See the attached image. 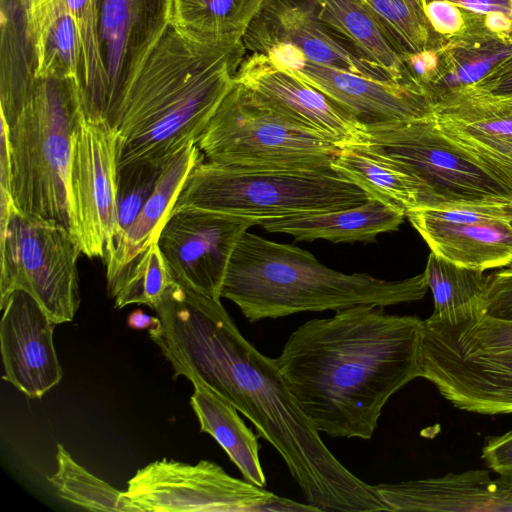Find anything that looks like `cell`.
<instances>
[{
  "mask_svg": "<svg viewBox=\"0 0 512 512\" xmlns=\"http://www.w3.org/2000/svg\"><path fill=\"white\" fill-rule=\"evenodd\" d=\"M235 81L295 126L339 147L356 144L362 124L325 94L260 53L246 54Z\"/></svg>",
  "mask_w": 512,
  "mask_h": 512,
  "instance_id": "18",
  "label": "cell"
},
{
  "mask_svg": "<svg viewBox=\"0 0 512 512\" xmlns=\"http://www.w3.org/2000/svg\"><path fill=\"white\" fill-rule=\"evenodd\" d=\"M242 39L169 23L134 73L117 128V167L166 160L196 142L234 84Z\"/></svg>",
  "mask_w": 512,
  "mask_h": 512,
  "instance_id": "3",
  "label": "cell"
},
{
  "mask_svg": "<svg viewBox=\"0 0 512 512\" xmlns=\"http://www.w3.org/2000/svg\"><path fill=\"white\" fill-rule=\"evenodd\" d=\"M158 323V318L152 317L146 313H144L141 309H136L131 312L127 319V325L131 329L136 330H150L155 327Z\"/></svg>",
  "mask_w": 512,
  "mask_h": 512,
  "instance_id": "43",
  "label": "cell"
},
{
  "mask_svg": "<svg viewBox=\"0 0 512 512\" xmlns=\"http://www.w3.org/2000/svg\"><path fill=\"white\" fill-rule=\"evenodd\" d=\"M191 407L200 431L211 435L236 465L244 479L258 487L266 486L259 457L258 434L241 419L238 410L215 391L200 382H192Z\"/></svg>",
  "mask_w": 512,
  "mask_h": 512,
  "instance_id": "27",
  "label": "cell"
},
{
  "mask_svg": "<svg viewBox=\"0 0 512 512\" xmlns=\"http://www.w3.org/2000/svg\"><path fill=\"white\" fill-rule=\"evenodd\" d=\"M384 308L360 304L311 319L275 359L319 432L371 439L388 400L420 377L422 320Z\"/></svg>",
  "mask_w": 512,
  "mask_h": 512,
  "instance_id": "2",
  "label": "cell"
},
{
  "mask_svg": "<svg viewBox=\"0 0 512 512\" xmlns=\"http://www.w3.org/2000/svg\"><path fill=\"white\" fill-rule=\"evenodd\" d=\"M423 273L434 300L431 319L456 324L480 311L487 286L484 271L454 264L430 252Z\"/></svg>",
  "mask_w": 512,
  "mask_h": 512,
  "instance_id": "30",
  "label": "cell"
},
{
  "mask_svg": "<svg viewBox=\"0 0 512 512\" xmlns=\"http://www.w3.org/2000/svg\"><path fill=\"white\" fill-rule=\"evenodd\" d=\"M406 217L431 252L454 264L512 268V200L421 207Z\"/></svg>",
  "mask_w": 512,
  "mask_h": 512,
  "instance_id": "12",
  "label": "cell"
},
{
  "mask_svg": "<svg viewBox=\"0 0 512 512\" xmlns=\"http://www.w3.org/2000/svg\"><path fill=\"white\" fill-rule=\"evenodd\" d=\"M273 494L232 477L215 462L166 458L137 470L123 491L138 512H256Z\"/></svg>",
  "mask_w": 512,
  "mask_h": 512,
  "instance_id": "11",
  "label": "cell"
},
{
  "mask_svg": "<svg viewBox=\"0 0 512 512\" xmlns=\"http://www.w3.org/2000/svg\"><path fill=\"white\" fill-rule=\"evenodd\" d=\"M426 15L439 37L458 33L467 22L468 10L446 0H429Z\"/></svg>",
  "mask_w": 512,
  "mask_h": 512,
  "instance_id": "37",
  "label": "cell"
},
{
  "mask_svg": "<svg viewBox=\"0 0 512 512\" xmlns=\"http://www.w3.org/2000/svg\"><path fill=\"white\" fill-rule=\"evenodd\" d=\"M285 70L325 94L362 125L408 121L433 114L432 98L414 84L371 79L308 60Z\"/></svg>",
  "mask_w": 512,
  "mask_h": 512,
  "instance_id": "20",
  "label": "cell"
},
{
  "mask_svg": "<svg viewBox=\"0 0 512 512\" xmlns=\"http://www.w3.org/2000/svg\"><path fill=\"white\" fill-rule=\"evenodd\" d=\"M246 220L196 208L170 213L157 238L174 279L216 301Z\"/></svg>",
  "mask_w": 512,
  "mask_h": 512,
  "instance_id": "15",
  "label": "cell"
},
{
  "mask_svg": "<svg viewBox=\"0 0 512 512\" xmlns=\"http://www.w3.org/2000/svg\"><path fill=\"white\" fill-rule=\"evenodd\" d=\"M420 378L459 410L512 413V268L487 276L474 316L456 324L422 320Z\"/></svg>",
  "mask_w": 512,
  "mask_h": 512,
  "instance_id": "5",
  "label": "cell"
},
{
  "mask_svg": "<svg viewBox=\"0 0 512 512\" xmlns=\"http://www.w3.org/2000/svg\"><path fill=\"white\" fill-rule=\"evenodd\" d=\"M0 107L11 126L37 82V56L26 8L1 0Z\"/></svg>",
  "mask_w": 512,
  "mask_h": 512,
  "instance_id": "25",
  "label": "cell"
},
{
  "mask_svg": "<svg viewBox=\"0 0 512 512\" xmlns=\"http://www.w3.org/2000/svg\"><path fill=\"white\" fill-rule=\"evenodd\" d=\"M79 40L78 86L84 119L104 128L105 71L101 58L94 0H65Z\"/></svg>",
  "mask_w": 512,
  "mask_h": 512,
  "instance_id": "31",
  "label": "cell"
},
{
  "mask_svg": "<svg viewBox=\"0 0 512 512\" xmlns=\"http://www.w3.org/2000/svg\"><path fill=\"white\" fill-rule=\"evenodd\" d=\"M203 156L197 143L191 141L169 158L153 193L137 217L106 250L104 258L107 279L146 246L157 241L187 176L203 160Z\"/></svg>",
  "mask_w": 512,
  "mask_h": 512,
  "instance_id": "23",
  "label": "cell"
},
{
  "mask_svg": "<svg viewBox=\"0 0 512 512\" xmlns=\"http://www.w3.org/2000/svg\"><path fill=\"white\" fill-rule=\"evenodd\" d=\"M3 380L30 398L59 384L63 371L53 342L55 323L27 292L14 290L0 302Z\"/></svg>",
  "mask_w": 512,
  "mask_h": 512,
  "instance_id": "19",
  "label": "cell"
},
{
  "mask_svg": "<svg viewBox=\"0 0 512 512\" xmlns=\"http://www.w3.org/2000/svg\"><path fill=\"white\" fill-rule=\"evenodd\" d=\"M462 147L476 156L491 170H493L512 190V153L508 155H502L482 151L475 148L465 146Z\"/></svg>",
  "mask_w": 512,
  "mask_h": 512,
  "instance_id": "40",
  "label": "cell"
},
{
  "mask_svg": "<svg viewBox=\"0 0 512 512\" xmlns=\"http://www.w3.org/2000/svg\"><path fill=\"white\" fill-rule=\"evenodd\" d=\"M352 145V144H351ZM356 145L390 159L424 187V207L512 200L511 188L428 117L362 125Z\"/></svg>",
  "mask_w": 512,
  "mask_h": 512,
  "instance_id": "9",
  "label": "cell"
},
{
  "mask_svg": "<svg viewBox=\"0 0 512 512\" xmlns=\"http://www.w3.org/2000/svg\"><path fill=\"white\" fill-rule=\"evenodd\" d=\"M433 119L447 137L462 146L512 153V96L453 93L434 103Z\"/></svg>",
  "mask_w": 512,
  "mask_h": 512,
  "instance_id": "22",
  "label": "cell"
},
{
  "mask_svg": "<svg viewBox=\"0 0 512 512\" xmlns=\"http://www.w3.org/2000/svg\"><path fill=\"white\" fill-rule=\"evenodd\" d=\"M481 458L498 475L512 478V429L501 435L487 437Z\"/></svg>",
  "mask_w": 512,
  "mask_h": 512,
  "instance_id": "38",
  "label": "cell"
},
{
  "mask_svg": "<svg viewBox=\"0 0 512 512\" xmlns=\"http://www.w3.org/2000/svg\"><path fill=\"white\" fill-rule=\"evenodd\" d=\"M116 146V131L85 120L74 143L69 173L73 235L90 258H104L119 236Z\"/></svg>",
  "mask_w": 512,
  "mask_h": 512,
  "instance_id": "13",
  "label": "cell"
},
{
  "mask_svg": "<svg viewBox=\"0 0 512 512\" xmlns=\"http://www.w3.org/2000/svg\"><path fill=\"white\" fill-rule=\"evenodd\" d=\"M56 460L57 471L47 479L60 498L90 511L138 512L122 491L78 464L60 443Z\"/></svg>",
  "mask_w": 512,
  "mask_h": 512,
  "instance_id": "34",
  "label": "cell"
},
{
  "mask_svg": "<svg viewBox=\"0 0 512 512\" xmlns=\"http://www.w3.org/2000/svg\"><path fill=\"white\" fill-rule=\"evenodd\" d=\"M154 310L158 323L149 336L174 377L204 384L243 414L280 454L308 503L328 512L389 511L373 485L327 448L275 359L246 340L221 301L175 281Z\"/></svg>",
  "mask_w": 512,
  "mask_h": 512,
  "instance_id": "1",
  "label": "cell"
},
{
  "mask_svg": "<svg viewBox=\"0 0 512 512\" xmlns=\"http://www.w3.org/2000/svg\"><path fill=\"white\" fill-rule=\"evenodd\" d=\"M17 2L18 4L22 5L26 8V10L32 9L41 3L45 2L46 0H13Z\"/></svg>",
  "mask_w": 512,
  "mask_h": 512,
  "instance_id": "44",
  "label": "cell"
},
{
  "mask_svg": "<svg viewBox=\"0 0 512 512\" xmlns=\"http://www.w3.org/2000/svg\"><path fill=\"white\" fill-rule=\"evenodd\" d=\"M406 59L432 49L440 38L426 15L429 0H362Z\"/></svg>",
  "mask_w": 512,
  "mask_h": 512,
  "instance_id": "35",
  "label": "cell"
},
{
  "mask_svg": "<svg viewBox=\"0 0 512 512\" xmlns=\"http://www.w3.org/2000/svg\"><path fill=\"white\" fill-rule=\"evenodd\" d=\"M168 160L169 158L166 160H141L117 167L118 238L134 221L153 193Z\"/></svg>",
  "mask_w": 512,
  "mask_h": 512,
  "instance_id": "36",
  "label": "cell"
},
{
  "mask_svg": "<svg viewBox=\"0 0 512 512\" xmlns=\"http://www.w3.org/2000/svg\"><path fill=\"white\" fill-rule=\"evenodd\" d=\"M105 71V123L117 132L126 89L169 24L170 0H94Z\"/></svg>",
  "mask_w": 512,
  "mask_h": 512,
  "instance_id": "16",
  "label": "cell"
},
{
  "mask_svg": "<svg viewBox=\"0 0 512 512\" xmlns=\"http://www.w3.org/2000/svg\"><path fill=\"white\" fill-rule=\"evenodd\" d=\"M266 0H170L169 23L218 38H239Z\"/></svg>",
  "mask_w": 512,
  "mask_h": 512,
  "instance_id": "33",
  "label": "cell"
},
{
  "mask_svg": "<svg viewBox=\"0 0 512 512\" xmlns=\"http://www.w3.org/2000/svg\"><path fill=\"white\" fill-rule=\"evenodd\" d=\"M390 511H512V478H492L488 470L373 485Z\"/></svg>",
  "mask_w": 512,
  "mask_h": 512,
  "instance_id": "21",
  "label": "cell"
},
{
  "mask_svg": "<svg viewBox=\"0 0 512 512\" xmlns=\"http://www.w3.org/2000/svg\"><path fill=\"white\" fill-rule=\"evenodd\" d=\"M316 2L320 19L359 55L384 71L392 81L417 85L386 30L362 0Z\"/></svg>",
  "mask_w": 512,
  "mask_h": 512,
  "instance_id": "26",
  "label": "cell"
},
{
  "mask_svg": "<svg viewBox=\"0 0 512 512\" xmlns=\"http://www.w3.org/2000/svg\"><path fill=\"white\" fill-rule=\"evenodd\" d=\"M464 91L491 96H512V56L500 63L480 82Z\"/></svg>",
  "mask_w": 512,
  "mask_h": 512,
  "instance_id": "39",
  "label": "cell"
},
{
  "mask_svg": "<svg viewBox=\"0 0 512 512\" xmlns=\"http://www.w3.org/2000/svg\"><path fill=\"white\" fill-rule=\"evenodd\" d=\"M197 146L208 161L255 170L330 169L340 150L287 121L235 79Z\"/></svg>",
  "mask_w": 512,
  "mask_h": 512,
  "instance_id": "8",
  "label": "cell"
},
{
  "mask_svg": "<svg viewBox=\"0 0 512 512\" xmlns=\"http://www.w3.org/2000/svg\"><path fill=\"white\" fill-rule=\"evenodd\" d=\"M316 512L321 511L312 504H303L294 500L273 494L256 512Z\"/></svg>",
  "mask_w": 512,
  "mask_h": 512,
  "instance_id": "42",
  "label": "cell"
},
{
  "mask_svg": "<svg viewBox=\"0 0 512 512\" xmlns=\"http://www.w3.org/2000/svg\"><path fill=\"white\" fill-rule=\"evenodd\" d=\"M466 10L482 14H503L512 17V0H446Z\"/></svg>",
  "mask_w": 512,
  "mask_h": 512,
  "instance_id": "41",
  "label": "cell"
},
{
  "mask_svg": "<svg viewBox=\"0 0 512 512\" xmlns=\"http://www.w3.org/2000/svg\"><path fill=\"white\" fill-rule=\"evenodd\" d=\"M84 120L77 80L38 78L14 123L7 126L15 207L57 221L72 234L69 173Z\"/></svg>",
  "mask_w": 512,
  "mask_h": 512,
  "instance_id": "6",
  "label": "cell"
},
{
  "mask_svg": "<svg viewBox=\"0 0 512 512\" xmlns=\"http://www.w3.org/2000/svg\"><path fill=\"white\" fill-rule=\"evenodd\" d=\"M427 290L424 273L400 280L345 274L323 265L309 251L247 230L231 256L221 298L254 323L360 304L394 306L421 300Z\"/></svg>",
  "mask_w": 512,
  "mask_h": 512,
  "instance_id": "4",
  "label": "cell"
},
{
  "mask_svg": "<svg viewBox=\"0 0 512 512\" xmlns=\"http://www.w3.org/2000/svg\"><path fill=\"white\" fill-rule=\"evenodd\" d=\"M175 281L157 241H154L107 279V290L118 309L130 304H144L155 309Z\"/></svg>",
  "mask_w": 512,
  "mask_h": 512,
  "instance_id": "32",
  "label": "cell"
},
{
  "mask_svg": "<svg viewBox=\"0 0 512 512\" xmlns=\"http://www.w3.org/2000/svg\"><path fill=\"white\" fill-rule=\"evenodd\" d=\"M331 168L367 191L372 198L405 214L425 206V189L414 176L390 159L361 145L340 147Z\"/></svg>",
  "mask_w": 512,
  "mask_h": 512,
  "instance_id": "28",
  "label": "cell"
},
{
  "mask_svg": "<svg viewBox=\"0 0 512 512\" xmlns=\"http://www.w3.org/2000/svg\"><path fill=\"white\" fill-rule=\"evenodd\" d=\"M512 56V20L503 14L468 10L458 33L440 37L427 51L404 59L413 81L435 103L473 87Z\"/></svg>",
  "mask_w": 512,
  "mask_h": 512,
  "instance_id": "14",
  "label": "cell"
},
{
  "mask_svg": "<svg viewBox=\"0 0 512 512\" xmlns=\"http://www.w3.org/2000/svg\"><path fill=\"white\" fill-rule=\"evenodd\" d=\"M406 214L379 199L356 206L268 222L271 233H285L297 241L328 240L333 243L372 242L378 234L395 231Z\"/></svg>",
  "mask_w": 512,
  "mask_h": 512,
  "instance_id": "24",
  "label": "cell"
},
{
  "mask_svg": "<svg viewBox=\"0 0 512 512\" xmlns=\"http://www.w3.org/2000/svg\"><path fill=\"white\" fill-rule=\"evenodd\" d=\"M242 42L246 52L262 54L274 45L284 44L310 62L392 81L320 19L316 0H266Z\"/></svg>",
  "mask_w": 512,
  "mask_h": 512,
  "instance_id": "17",
  "label": "cell"
},
{
  "mask_svg": "<svg viewBox=\"0 0 512 512\" xmlns=\"http://www.w3.org/2000/svg\"><path fill=\"white\" fill-rule=\"evenodd\" d=\"M26 11L37 56V78L78 82V33L65 0H46Z\"/></svg>",
  "mask_w": 512,
  "mask_h": 512,
  "instance_id": "29",
  "label": "cell"
},
{
  "mask_svg": "<svg viewBox=\"0 0 512 512\" xmlns=\"http://www.w3.org/2000/svg\"><path fill=\"white\" fill-rule=\"evenodd\" d=\"M370 198L367 191L332 168L255 170L202 160L187 176L172 211L196 208L262 226L356 206Z\"/></svg>",
  "mask_w": 512,
  "mask_h": 512,
  "instance_id": "7",
  "label": "cell"
},
{
  "mask_svg": "<svg viewBox=\"0 0 512 512\" xmlns=\"http://www.w3.org/2000/svg\"><path fill=\"white\" fill-rule=\"evenodd\" d=\"M0 302L14 290L30 294L56 325L80 305L77 261L82 253L61 223L14 207L0 220Z\"/></svg>",
  "mask_w": 512,
  "mask_h": 512,
  "instance_id": "10",
  "label": "cell"
}]
</instances>
